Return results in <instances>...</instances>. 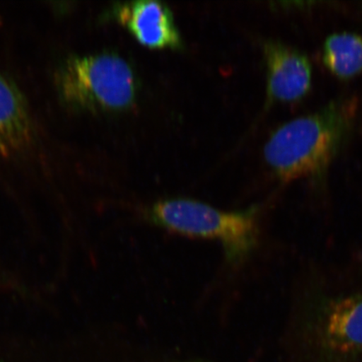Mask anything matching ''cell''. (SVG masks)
Returning a JSON list of instances; mask_svg holds the SVG:
<instances>
[{"label": "cell", "mask_w": 362, "mask_h": 362, "mask_svg": "<svg viewBox=\"0 0 362 362\" xmlns=\"http://www.w3.org/2000/svg\"><path fill=\"white\" fill-rule=\"evenodd\" d=\"M356 108L354 99H341L280 126L265 144L267 164L285 183L322 174L349 134Z\"/></svg>", "instance_id": "6da1fadb"}, {"label": "cell", "mask_w": 362, "mask_h": 362, "mask_svg": "<svg viewBox=\"0 0 362 362\" xmlns=\"http://www.w3.org/2000/svg\"><path fill=\"white\" fill-rule=\"evenodd\" d=\"M148 221L182 236L216 240L223 247L226 260L237 266L255 249L259 237L257 207L224 211L191 199L162 200L146 208Z\"/></svg>", "instance_id": "7a4b0ae2"}, {"label": "cell", "mask_w": 362, "mask_h": 362, "mask_svg": "<svg viewBox=\"0 0 362 362\" xmlns=\"http://www.w3.org/2000/svg\"><path fill=\"white\" fill-rule=\"evenodd\" d=\"M56 83L62 100L81 110H127L137 88L129 63L111 53L68 58L59 68Z\"/></svg>", "instance_id": "3957f363"}, {"label": "cell", "mask_w": 362, "mask_h": 362, "mask_svg": "<svg viewBox=\"0 0 362 362\" xmlns=\"http://www.w3.org/2000/svg\"><path fill=\"white\" fill-rule=\"evenodd\" d=\"M264 47L269 100L281 103L300 101L311 87L310 61L297 49L282 43L269 42Z\"/></svg>", "instance_id": "277c9868"}, {"label": "cell", "mask_w": 362, "mask_h": 362, "mask_svg": "<svg viewBox=\"0 0 362 362\" xmlns=\"http://www.w3.org/2000/svg\"><path fill=\"white\" fill-rule=\"evenodd\" d=\"M116 16L136 40L144 47L175 48L180 44L173 16L163 3L140 0L122 4L117 8Z\"/></svg>", "instance_id": "5b68a950"}, {"label": "cell", "mask_w": 362, "mask_h": 362, "mask_svg": "<svg viewBox=\"0 0 362 362\" xmlns=\"http://www.w3.org/2000/svg\"><path fill=\"white\" fill-rule=\"evenodd\" d=\"M322 315L323 338L330 350L362 352V293L330 301Z\"/></svg>", "instance_id": "8992f818"}, {"label": "cell", "mask_w": 362, "mask_h": 362, "mask_svg": "<svg viewBox=\"0 0 362 362\" xmlns=\"http://www.w3.org/2000/svg\"><path fill=\"white\" fill-rule=\"evenodd\" d=\"M28 107L15 83L0 74V155L26 146L33 134Z\"/></svg>", "instance_id": "52a82bcc"}, {"label": "cell", "mask_w": 362, "mask_h": 362, "mask_svg": "<svg viewBox=\"0 0 362 362\" xmlns=\"http://www.w3.org/2000/svg\"><path fill=\"white\" fill-rule=\"evenodd\" d=\"M322 60L330 74L350 79L362 74V37L350 33L329 35L322 49Z\"/></svg>", "instance_id": "ba28073f"}]
</instances>
